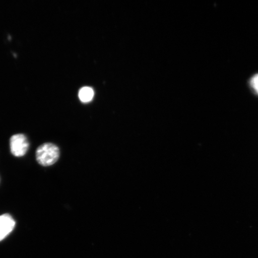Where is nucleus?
Segmentation results:
<instances>
[{
    "instance_id": "2",
    "label": "nucleus",
    "mask_w": 258,
    "mask_h": 258,
    "mask_svg": "<svg viewBox=\"0 0 258 258\" xmlns=\"http://www.w3.org/2000/svg\"><path fill=\"white\" fill-rule=\"evenodd\" d=\"M11 153L14 156L21 157L27 153L29 143L27 137L23 134H16L10 141Z\"/></svg>"
},
{
    "instance_id": "1",
    "label": "nucleus",
    "mask_w": 258,
    "mask_h": 258,
    "mask_svg": "<svg viewBox=\"0 0 258 258\" xmlns=\"http://www.w3.org/2000/svg\"><path fill=\"white\" fill-rule=\"evenodd\" d=\"M59 150L56 145L45 143L37 148L36 159L41 166L47 167L55 163L59 159Z\"/></svg>"
},
{
    "instance_id": "4",
    "label": "nucleus",
    "mask_w": 258,
    "mask_h": 258,
    "mask_svg": "<svg viewBox=\"0 0 258 258\" xmlns=\"http://www.w3.org/2000/svg\"><path fill=\"white\" fill-rule=\"evenodd\" d=\"M93 96H94V92L92 88L89 87H85L80 90L79 93L80 101L83 102H89L92 101Z\"/></svg>"
},
{
    "instance_id": "3",
    "label": "nucleus",
    "mask_w": 258,
    "mask_h": 258,
    "mask_svg": "<svg viewBox=\"0 0 258 258\" xmlns=\"http://www.w3.org/2000/svg\"><path fill=\"white\" fill-rule=\"evenodd\" d=\"M15 227L14 219L9 214L0 216V241L5 239Z\"/></svg>"
},
{
    "instance_id": "5",
    "label": "nucleus",
    "mask_w": 258,
    "mask_h": 258,
    "mask_svg": "<svg viewBox=\"0 0 258 258\" xmlns=\"http://www.w3.org/2000/svg\"><path fill=\"white\" fill-rule=\"evenodd\" d=\"M250 85L258 95V74L254 75L250 80Z\"/></svg>"
}]
</instances>
